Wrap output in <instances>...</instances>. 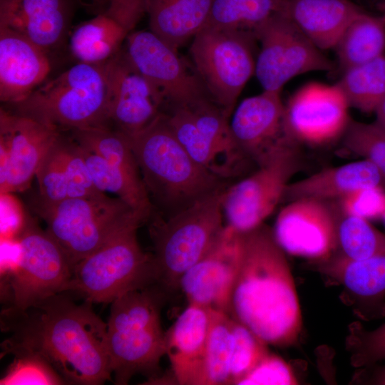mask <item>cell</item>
<instances>
[{"instance_id": "6da1fadb", "label": "cell", "mask_w": 385, "mask_h": 385, "mask_svg": "<svg viewBox=\"0 0 385 385\" xmlns=\"http://www.w3.org/2000/svg\"><path fill=\"white\" fill-rule=\"evenodd\" d=\"M62 292L26 308L11 306L1 314L7 334L1 356L32 354L47 361L65 383L101 384L112 375L107 348V323L91 302L78 304Z\"/></svg>"}, {"instance_id": "7a4b0ae2", "label": "cell", "mask_w": 385, "mask_h": 385, "mask_svg": "<svg viewBox=\"0 0 385 385\" xmlns=\"http://www.w3.org/2000/svg\"><path fill=\"white\" fill-rule=\"evenodd\" d=\"M240 234V262L225 313L268 345H296L302 316L286 252L265 223Z\"/></svg>"}, {"instance_id": "3957f363", "label": "cell", "mask_w": 385, "mask_h": 385, "mask_svg": "<svg viewBox=\"0 0 385 385\" xmlns=\"http://www.w3.org/2000/svg\"><path fill=\"white\" fill-rule=\"evenodd\" d=\"M125 135L152 204L163 217L181 211L231 184L192 158L174 135L163 113L142 130Z\"/></svg>"}, {"instance_id": "277c9868", "label": "cell", "mask_w": 385, "mask_h": 385, "mask_svg": "<svg viewBox=\"0 0 385 385\" xmlns=\"http://www.w3.org/2000/svg\"><path fill=\"white\" fill-rule=\"evenodd\" d=\"M164 293L155 287L128 292L111 302L107 323L110 368L116 384L135 374L159 376L165 354V332L160 322Z\"/></svg>"}, {"instance_id": "5b68a950", "label": "cell", "mask_w": 385, "mask_h": 385, "mask_svg": "<svg viewBox=\"0 0 385 385\" xmlns=\"http://www.w3.org/2000/svg\"><path fill=\"white\" fill-rule=\"evenodd\" d=\"M11 111L61 130L111 128L108 61L77 62Z\"/></svg>"}, {"instance_id": "8992f818", "label": "cell", "mask_w": 385, "mask_h": 385, "mask_svg": "<svg viewBox=\"0 0 385 385\" xmlns=\"http://www.w3.org/2000/svg\"><path fill=\"white\" fill-rule=\"evenodd\" d=\"M140 225L125 227L78 262L65 292L91 303H111L128 292L158 284L153 255L145 252L138 241Z\"/></svg>"}, {"instance_id": "52a82bcc", "label": "cell", "mask_w": 385, "mask_h": 385, "mask_svg": "<svg viewBox=\"0 0 385 385\" xmlns=\"http://www.w3.org/2000/svg\"><path fill=\"white\" fill-rule=\"evenodd\" d=\"M227 188V187H226ZM222 188L173 215L156 216L150 225L158 284L178 289L182 275L207 250L225 225Z\"/></svg>"}, {"instance_id": "ba28073f", "label": "cell", "mask_w": 385, "mask_h": 385, "mask_svg": "<svg viewBox=\"0 0 385 385\" xmlns=\"http://www.w3.org/2000/svg\"><path fill=\"white\" fill-rule=\"evenodd\" d=\"M46 230L73 267L125 227L147 220L120 198L68 197L51 205H38Z\"/></svg>"}, {"instance_id": "9c48e42d", "label": "cell", "mask_w": 385, "mask_h": 385, "mask_svg": "<svg viewBox=\"0 0 385 385\" xmlns=\"http://www.w3.org/2000/svg\"><path fill=\"white\" fill-rule=\"evenodd\" d=\"M256 38L251 31L205 26L193 38V67L212 100L230 116L255 73Z\"/></svg>"}, {"instance_id": "30bf717a", "label": "cell", "mask_w": 385, "mask_h": 385, "mask_svg": "<svg viewBox=\"0 0 385 385\" xmlns=\"http://www.w3.org/2000/svg\"><path fill=\"white\" fill-rule=\"evenodd\" d=\"M16 240L17 264L10 274L3 277L7 306L24 309L65 292L73 266L47 230L29 222L24 225Z\"/></svg>"}, {"instance_id": "8fae6325", "label": "cell", "mask_w": 385, "mask_h": 385, "mask_svg": "<svg viewBox=\"0 0 385 385\" xmlns=\"http://www.w3.org/2000/svg\"><path fill=\"white\" fill-rule=\"evenodd\" d=\"M253 34L260 43L255 74L263 91L280 93L299 75L331 72L334 64L284 14L277 11Z\"/></svg>"}, {"instance_id": "7c38bea8", "label": "cell", "mask_w": 385, "mask_h": 385, "mask_svg": "<svg viewBox=\"0 0 385 385\" xmlns=\"http://www.w3.org/2000/svg\"><path fill=\"white\" fill-rule=\"evenodd\" d=\"M300 165L301 153L280 155L229 185L222 199L225 225L245 233L263 224L282 202L286 188Z\"/></svg>"}, {"instance_id": "4fadbf2b", "label": "cell", "mask_w": 385, "mask_h": 385, "mask_svg": "<svg viewBox=\"0 0 385 385\" xmlns=\"http://www.w3.org/2000/svg\"><path fill=\"white\" fill-rule=\"evenodd\" d=\"M230 128L239 151L257 167L282 155L301 153L289 131L280 93L263 91L246 98L233 113Z\"/></svg>"}, {"instance_id": "5bb4252c", "label": "cell", "mask_w": 385, "mask_h": 385, "mask_svg": "<svg viewBox=\"0 0 385 385\" xmlns=\"http://www.w3.org/2000/svg\"><path fill=\"white\" fill-rule=\"evenodd\" d=\"M123 50L136 68L162 93L165 108L211 98L194 67L191 68L177 50L151 31H133Z\"/></svg>"}, {"instance_id": "9a60e30c", "label": "cell", "mask_w": 385, "mask_h": 385, "mask_svg": "<svg viewBox=\"0 0 385 385\" xmlns=\"http://www.w3.org/2000/svg\"><path fill=\"white\" fill-rule=\"evenodd\" d=\"M342 210L337 201L299 199L279 212L273 234L287 254L311 261L329 258L337 251V226Z\"/></svg>"}, {"instance_id": "2e32d148", "label": "cell", "mask_w": 385, "mask_h": 385, "mask_svg": "<svg viewBox=\"0 0 385 385\" xmlns=\"http://www.w3.org/2000/svg\"><path fill=\"white\" fill-rule=\"evenodd\" d=\"M350 106L337 83L312 81L297 89L284 104V118L302 145L329 144L344 134L351 119Z\"/></svg>"}, {"instance_id": "e0dca14e", "label": "cell", "mask_w": 385, "mask_h": 385, "mask_svg": "<svg viewBox=\"0 0 385 385\" xmlns=\"http://www.w3.org/2000/svg\"><path fill=\"white\" fill-rule=\"evenodd\" d=\"M61 133L53 127L1 108V195L23 191L30 185Z\"/></svg>"}, {"instance_id": "ac0fdd59", "label": "cell", "mask_w": 385, "mask_h": 385, "mask_svg": "<svg viewBox=\"0 0 385 385\" xmlns=\"http://www.w3.org/2000/svg\"><path fill=\"white\" fill-rule=\"evenodd\" d=\"M108 68L111 128L134 134L163 113V95L136 68L123 48L108 61Z\"/></svg>"}, {"instance_id": "d6986e66", "label": "cell", "mask_w": 385, "mask_h": 385, "mask_svg": "<svg viewBox=\"0 0 385 385\" xmlns=\"http://www.w3.org/2000/svg\"><path fill=\"white\" fill-rule=\"evenodd\" d=\"M241 258V234L225 225L205 254L180 277L188 304L226 311Z\"/></svg>"}, {"instance_id": "ffe728a7", "label": "cell", "mask_w": 385, "mask_h": 385, "mask_svg": "<svg viewBox=\"0 0 385 385\" xmlns=\"http://www.w3.org/2000/svg\"><path fill=\"white\" fill-rule=\"evenodd\" d=\"M148 0H108L100 13L78 25L69 37L77 62L103 63L115 56L148 14Z\"/></svg>"}, {"instance_id": "44dd1931", "label": "cell", "mask_w": 385, "mask_h": 385, "mask_svg": "<svg viewBox=\"0 0 385 385\" xmlns=\"http://www.w3.org/2000/svg\"><path fill=\"white\" fill-rule=\"evenodd\" d=\"M311 268L342 287L341 299L361 319L385 317V250L361 260L335 252L327 259L312 261Z\"/></svg>"}, {"instance_id": "7402d4cb", "label": "cell", "mask_w": 385, "mask_h": 385, "mask_svg": "<svg viewBox=\"0 0 385 385\" xmlns=\"http://www.w3.org/2000/svg\"><path fill=\"white\" fill-rule=\"evenodd\" d=\"M49 54L22 35L0 26V100L12 105L26 98L51 72Z\"/></svg>"}, {"instance_id": "603a6c76", "label": "cell", "mask_w": 385, "mask_h": 385, "mask_svg": "<svg viewBox=\"0 0 385 385\" xmlns=\"http://www.w3.org/2000/svg\"><path fill=\"white\" fill-rule=\"evenodd\" d=\"M71 0H0V26L26 37L48 54L69 31Z\"/></svg>"}, {"instance_id": "cb8c5ba5", "label": "cell", "mask_w": 385, "mask_h": 385, "mask_svg": "<svg viewBox=\"0 0 385 385\" xmlns=\"http://www.w3.org/2000/svg\"><path fill=\"white\" fill-rule=\"evenodd\" d=\"M210 322L209 308L188 304L165 332V354L177 384L205 385Z\"/></svg>"}, {"instance_id": "d4e9b609", "label": "cell", "mask_w": 385, "mask_h": 385, "mask_svg": "<svg viewBox=\"0 0 385 385\" xmlns=\"http://www.w3.org/2000/svg\"><path fill=\"white\" fill-rule=\"evenodd\" d=\"M278 11L324 51L334 49L347 26L364 10L350 0H282Z\"/></svg>"}, {"instance_id": "484cf974", "label": "cell", "mask_w": 385, "mask_h": 385, "mask_svg": "<svg viewBox=\"0 0 385 385\" xmlns=\"http://www.w3.org/2000/svg\"><path fill=\"white\" fill-rule=\"evenodd\" d=\"M382 187L385 182L377 168L362 159L324 168L309 176L290 182L282 202L299 199L337 201L362 188Z\"/></svg>"}, {"instance_id": "4316f807", "label": "cell", "mask_w": 385, "mask_h": 385, "mask_svg": "<svg viewBox=\"0 0 385 385\" xmlns=\"http://www.w3.org/2000/svg\"><path fill=\"white\" fill-rule=\"evenodd\" d=\"M213 0H148L150 31L178 48L207 24Z\"/></svg>"}, {"instance_id": "83f0119b", "label": "cell", "mask_w": 385, "mask_h": 385, "mask_svg": "<svg viewBox=\"0 0 385 385\" xmlns=\"http://www.w3.org/2000/svg\"><path fill=\"white\" fill-rule=\"evenodd\" d=\"M81 148L95 186L104 193L115 195L147 221L150 220L154 207L141 174L111 164L84 147Z\"/></svg>"}, {"instance_id": "f1b7e54d", "label": "cell", "mask_w": 385, "mask_h": 385, "mask_svg": "<svg viewBox=\"0 0 385 385\" xmlns=\"http://www.w3.org/2000/svg\"><path fill=\"white\" fill-rule=\"evenodd\" d=\"M334 49L342 72L385 53V14L362 11L347 26Z\"/></svg>"}, {"instance_id": "f546056e", "label": "cell", "mask_w": 385, "mask_h": 385, "mask_svg": "<svg viewBox=\"0 0 385 385\" xmlns=\"http://www.w3.org/2000/svg\"><path fill=\"white\" fill-rule=\"evenodd\" d=\"M337 83L351 108L374 113L385 98V53L344 70Z\"/></svg>"}, {"instance_id": "4dcf8cb0", "label": "cell", "mask_w": 385, "mask_h": 385, "mask_svg": "<svg viewBox=\"0 0 385 385\" xmlns=\"http://www.w3.org/2000/svg\"><path fill=\"white\" fill-rule=\"evenodd\" d=\"M206 343L205 385L230 384L235 346L232 319L225 312L210 309Z\"/></svg>"}, {"instance_id": "1f68e13d", "label": "cell", "mask_w": 385, "mask_h": 385, "mask_svg": "<svg viewBox=\"0 0 385 385\" xmlns=\"http://www.w3.org/2000/svg\"><path fill=\"white\" fill-rule=\"evenodd\" d=\"M282 0H213L205 26L253 31L278 11Z\"/></svg>"}, {"instance_id": "d6a6232c", "label": "cell", "mask_w": 385, "mask_h": 385, "mask_svg": "<svg viewBox=\"0 0 385 385\" xmlns=\"http://www.w3.org/2000/svg\"><path fill=\"white\" fill-rule=\"evenodd\" d=\"M337 245L336 252L350 260H361L385 250V235L369 220L342 212Z\"/></svg>"}, {"instance_id": "836d02e7", "label": "cell", "mask_w": 385, "mask_h": 385, "mask_svg": "<svg viewBox=\"0 0 385 385\" xmlns=\"http://www.w3.org/2000/svg\"><path fill=\"white\" fill-rule=\"evenodd\" d=\"M342 138L344 148L371 162L385 182V131L375 122L351 118Z\"/></svg>"}, {"instance_id": "e575fe53", "label": "cell", "mask_w": 385, "mask_h": 385, "mask_svg": "<svg viewBox=\"0 0 385 385\" xmlns=\"http://www.w3.org/2000/svg\"><path fill=\"white\" fill-rule=\"evenodd\" d=\"M61 135L48 150L36 171L38 205H51L68 198V182L64 168Z\"/></svg>"}, {"instance_id": "d590c367", "label": "cell", "mask_w": 385, "mask_h": 385, "mask_svg": "<svg viewBox=\"0 0 385 385\" xmlns=\"http://www.w3.org/2000/svg\"><path fill=\"white\" fill-rule=\"evenodd\" d=\"M346 349L350 364L360 368L385 360V323L373 330L364 329L359 322L349 326Z\"/></svg>"}, {"instance_id": "8d00e7d4", "label": "cell", "mask_w": 385, "mask_h": 385, "mask_svg": "<svg viewBox=\"0 0 385 385\" xmlns=\"http://www.w3.org/2000/svg\"><path fill=\"white\" fill-rule=\"evenodd\" d=\"M61 144L68 182V197H101L106 195L94 185L81 146L61 134Z\"/></svg>"}, {"instance_id": "74e56055", "label": "cell", "mask_w": 385, "mask_h": 385, "mask_svg": "<svg viewBox=\"0 0 385 385\" xmlns=\"http://www.w3.org/2000/svg\"><path fill=\"white\" fill-rule=\"evenodd\" d=\"M235 346L230 384H236L270 351L268 344L241 323L232 319Z\"/></svg>"}, {"instance_id": "f35d334b", "label": "cell", "mask_w": 385, "mask_h": 385, "mask_svg": "<svg viewBox=\"0 0 385 385\" xmlns=\"http://www.w3.org/2000/svg\"><path fill=\"white\" fill-rule=\"evenodd\" d=\"M14 356L13 362L0 380L1 385L66 384L56 370L41 356L25 353Z\"/></svg>"}, {"instance_id": "ab89813d", "label": "cell", "mask_w": 385, "mask_h": 385, "mask_svg": "<svg viewBox=\"0 0 385 385\" xmlns=\"http://www.w3.org/2000/svg\"><path fill=\"white\" fill-rule=\"evenodd\" d=\"M299 384L291 366L279 356L270 351L237 385Z\"/></svg>"}, {"instance_id": "60d3db41", "label": "cell", "mask_w": 385, "mask_h": 385, "mask_svg": "<svg viewBox=\"0 0 385 385\" xmlns=\"http://www.w3.org/2000/svg\"><path fill=\"white\" fill-rule=\"evenodd\" d=\"M342 212L365 219L381 218L385 211V188L357 190L337 200Z\"/></svg>"}, {"instance_id": "b9f144b4", "label": "cell", "mask_w": 385, "mask_h": 385, "mask_svg": "<svg viewBox=\"0 0 385 385\" xmlns=\"http://www.w3.org/2000/svg\"><path fill=\"white\" fill-rule=\"evenodd\" d=\"M349 384L385 385V364L376 363L359 368L352 376Z\"/></svg>"}, {"instance_id": "7bdbcfd3", "label": "cell", "mask_w": 385, "mask_h": 385, "mask_svg": "<svg viewBox=\"0 0 385 385\" xmlns=\"http://www.w3.org/2000/svg\"><path fill=\"white\" fill-rule=\"evenodd\" d=\"M375 123L385 131V98L377 106L374 111Z\"/></svg>"}, {"instance_id": "ee69618b", "label": "cell", "mask_w": 385, "mask_h": 385, "mask_svg": "<svg viewBox=\"0 0 385 385\" xmlns=\"http://www.w3.org/2000/svg\"><path fill=\"white\" fill-rule=\"evenodd\" d=\"M377 6L378 9L381 11V13L385 14V0L379 3Z\"/></svg>"}, {"instance_id": "f6af8a7d", "label": "cell", "mask_w": 385, "mask_h": 385, "mask_svg": "<svg viewBox=\"0 0 385 385\" xmlns=\"http://www.w3.org/2000/svg\"><path fill=\"white\" fill-rule=\"evenodd\" d=\"M93 3L104 6L108 0H91Z\"/></svg>"}, {"instance_id": "bcb514c9", "label": "cell", "mask_w": 385, "mask_h": 385, "mask_svg": "<svg viewBox=\"0 0 385 385\" xmlns=\"http://www.w3.org/2000/svg\"><path fill=\"white\" fill-rule=\"evenodd\" d=\"M381 219L384 220V222L385 223V211H384V212L383 214V216H382Z\"/></svg>"}]
</instances>
